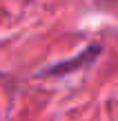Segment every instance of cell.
<instances>
[{
    "instance_id": "obj_1",
    "label": "cell",
    "mask_w": 118,
    "mask_h": 121,
    "mask_svg": "<svg viewBox=\"0 0 118 121\" xmlns=\"http://www.w3.org/2000/svg\"><path fill=\"white\" fill-rule=\"evenodd\" d=\"M98 54H100V45H89V47L85 49V52H80L76 58L65 60V63H58V65H53V67L45 69L42 74H67V72H74V69L83 67V65L94 63V58H96Z\"/></svg>"
}]
</instances>
